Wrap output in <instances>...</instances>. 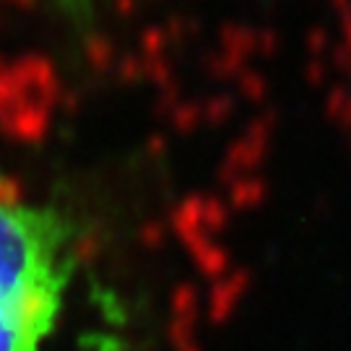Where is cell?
<instances>
[{
	"label": "cell",
	"mask_w": 351,
	"mask_h": 351,
	"mask_svg": "<svg viewBox=\"0 0 351 351\" xmlns=\"http://www.w3.org/2000/svg\"><path fill=\"white\" fill-rule=\"evenodd\" d=\"M78 258L68 213L0 175V351H60Z\"/></svg>",
	"instance_id": "1"
}]
</instances>
